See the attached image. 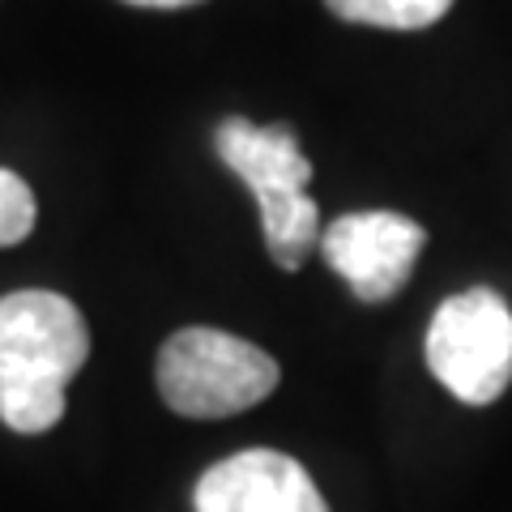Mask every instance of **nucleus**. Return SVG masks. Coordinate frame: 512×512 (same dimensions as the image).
<instances>
[{"label": "nucleus", "instance_id": "obj_1", "mask_svg": "<svg viewBox=\"0 0 512 512\" xmlns=\"http://www.w3.org/2000/svg\"><path fill=\"white\" fill-rule=\"evenodd\" d=\"M90 355L77 303L56 291L0 299V419L18 436H43L64 419L69 380Z\"/></svg>", "mask_w": 512, "mask_h": 512}, {"label": "nucleus", "instance_id": "obj_2", "mask_svg": "<svg viewBox=\"0 0 512 512\" xmlns=\"http://www.w3.org/2000/svg\"><path fill=\"white\" fill-rule=\"evenodd\" d=\"M214 150L239 180L252 188L261 205V231L269 261L286 274L308 261L312 244H320V210L308 197L312 163L303 158L295 133L286 124H252V120H222L214 133Z\"/></svg>", "mask_w": 512, "mask_h": 512}, {"label": "nucleus", "instance_id": "obj_3", "mask_svg": "<svg viewBox=\"0 0 512 512\" xmlns=\"http://www.w3.org/2000/svg\"><path fill=\"white\" fill-rule=\"evenodd\" d=\"M278 359L235 333L192 325L158 350V393L184 419H231L278 389Z\"/></svg>", "mask_w": 512, "mask_h": 512}, {"label": "nucleus", "instance_id": "obj_4", "mask_svg": "<svg viewBox=\"0 0 512 512\" xmlns=\"http://www.w3.org/2000/svg\"><path fill=\"white\" fill-rule=\"evenodd\" d=\"M427 367L457 402L491 406L512 384L508 303L487 286L444 299L427 329Z\"/></svg>", "mask_w": 512, "mask_h": 512}, {"label": "nucleus", "instance_id": "obj_5", "mask_svg": "<svg viewBox=\"0 0 512 512\" xmlns=\"http://www.w3.org/2000/svg\"><path fill=\"white\" fill-rule=\"evenodd\" d=\"M423 244L427 231L393 210L342 214L320 231V252H325L329 269L342 274L363 303H384L402 291Z\"/></svg>", "mask_w": 512, "mask_h": 512}, {"label": "nucleus", "instance_id": "obj_6", "mask_svg": "<svg viewBox=\"0 0 512 512\" xmlns=\"http://www.w3.org/2000/svg\"><path fill=\"white\" fill-rule=\"evenodd\" d=\"M197 512H329L312 474L274 448H244L201 474Z\"/></svg>", "mask_w": 512, "mask_h": 512}, {"label": "nucleus", "instance_id": "obj_7", "mask_svg": "<svg viewBox=\"0 0 512 512\" xmlns=\"http://www.w3.org/2000/svg\"><path fill=\"white\" fill-rule=\"evenodd\" d=\"M342 22L380 26V30H423L440 22L453 0H325Z\"/></svg>", "mask_w": 512, "mask_h": 512}, {"label": "nucleus", "instance_id": "obj_8", "mask_svg": "<svg viewBox=\"0 0 512 512\" xmlns=\"http://www.w3.org/2000/svg\"><path fill=\"white\" fill-rule=\"evenodd\" d=\"M35 214L39 210H35V192H30V184L18 171L0 167V248L22 244L30 235V227H35Z\"/></svg>", "mask_w": 512, "mask_h": 512}, {"label": "nucleus", "instance_id": "obj_9", "mask_svg": "<svg viewBox=\"0 0 512 512\" xmlns=\"http://www.w3.org/2000/svg\"><path fill=\"white\" fill-rule=\"evenodd\" d=\"M124 5H137V9H188V5H201V0H124Z\"/></svg>", "mask_w": 512, "mask_h": 512}]
</instances>
